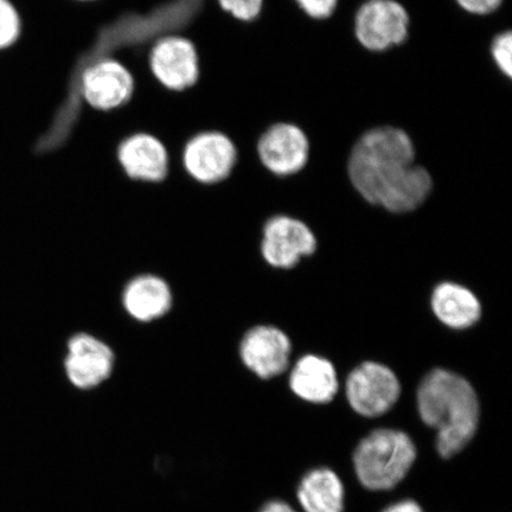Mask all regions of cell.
<instances>
[{"label":"cell","mask_w":512,"mask_h":512,"mask_svg":"<svg viewBox=\"0 0 512 512\" xmlns=\"http://www.w3.org/2000/svg\"><path fill=\"white\" fill-rule=\"evenodd\" d=\"M238 162V150L226 134L204 132L185 146L183 163L188 174L203 184L228 178Z\"/></svg>","instance_id":"8992f818"},{"label":"cell","mask_w":512,"mask_h":512,"mask_svg":"<svg viewBox=\"0 0 512 512\" xmlns=\"http://www.w3.org/2000/svg\"><path fill=\"white\" fill-rule=\"evenodd\" d=\"M297 496L304 512H344L342 480L336 472L325 467L306 473Z\"/></svg>","instance_id":"e0dca14e"},{"label":"cell","mask_w":512,"mask_h":512,"mask_svg":"<svg viewBox=\"0 0 512 512\" xmlns=\"http://www.w3.org/2000/svg\"><path fill=\"white\" fill-rule=\"evenodd\" d=\"M150 66L153 75L170 91L182 92L200 78L197 50L188 38L169 36L152 48Z\"/></svg>","instance_id":"9c48e42d"},{"label":"cell","mask_w":512,"mask_h":512,"mask_svg":"<svg viewBox=\"0 0 512 512\" xmlns=\"http://www.w3.org/2000/svg\"><path fill=\"white\" fill-rule=\"evenodd\" d=\"M317 241L302 221L288 216H275L266 223L261 252L268 264L292 268L303 256L315 253Z\"/></svg>","instance_id":"30bf717a"},{"label":"cell","mask_w":512,"mask_h":512,"mask_svg":"<svg viewBox=\"0 0 512 512\" xmlns=\"http://www.w3.org/2000/svg\"><path fill=\"white\" fill-rule=\"evenodd\" d=\"M457 3L471 15L486 16L501 8L503 0H457Z\"/></svg>","instance_id":"7402d4cb"},{"label":"cell","mask_w":512,"mask_h":512,"mask_svg":"<svg viewBox=\"0 0 512 512\" xmlns=\"http://www.w3.org/2000/svg\"><path fill=\"white\" fill-rule=\"evenodd\" d=\"M21 32V19L9 0H0V49L14 44Z\"/></svg>","instance_id":"ac0fdd59"},{"label":"cell","mask_w":512,"mask_h":512,"mask_svg":"<svg viewBox=\"0 0 512 512\" xmlns=\"http://www.w3.org/2000/svg\"><path fill=\"white\" fill-rule=\"evenodd\" d=\"M432 309L440 322L457 330L470 328L482 316V306L475 294L463 286L451 283L435 287Z\"/></svg>","instance_id":"2e32d148"},{"label":"cell","mask_w":512,"mask_h":512,"mask_svg":"<svg viewBox=\"0 0 512 512\" xmlns=\"http://www.w3.org/2000/svg\"><path fill=\"white\" fill-rule=\"evenodd\" d=\"M348 174L364 200L395 214L418 209L433 188L430 172L415 164L412 138L393 126L373 128L357 140Z\"/></svg>","instance_id":"6da1fadb"},{"label":"cell","mask_w":512,"mask_h":512,"mask_svg":"<svg viewBox=\"0 0 512 512\" xmlns=\"http://www.w3.org/2000/svg\"><path fill=\"white\" fill-rule=\"evenodd\" d=\"M492 59L496 67L508 79L512 76V35L511 31H504L497 35L491 44Z\"/></svg>","instance_id":"d6986e66"},{"label":"cell","mask_w":512,"mask_h":512,"mask_svg":"<svg viewBox=\"0 0 512 512\" xmlns=\"http://www.w3.org/2000/svg\"><path fill=\"white\" fill-rule=\"evenodd\" d=\"M260 162L272 174L287 177L302 171L310 157V140L302 128L279 123L262 134L258 143Z\"/></svg>","instance_id":"52a82bcc"},{"label":"cell","mask_w":512,"mask_h":512,"mask_svg":"<svg viewBox=\"0 0 512 512\" xmlns=\"http://www.w3.org/2000/svg\"><path fill=\"white\" fill-rule=\"evenodd\" d=\"M416 447L405 432L376 430L364 438L354 453V469L364 488L387 491L406 478L415 463Z\"/></svg>","instance_id":"3957f363"},{"label":"cell","mask_w":512,"mask_h":512,"mask_svg":"<svg viewBox=\"0 0 512 512\" xmlns=\"http://www.w3.org/2000/svg\"><path fill=\"white\" fill-rule=\"evenodd\" d=\"M401 386L388 367L366 362L357 367L347 380V398L354 411L366 418L386 414L398 402Z\"/></svg>","instance_id":"5b68a950"},{"label":"cell","mask_w":512,"mask_h":512,"mask_svg":"<svg viewBox=\"0 0 512 512\" xmlns=\"http://www.w3.org/2000/svg\"><path fill=\"white\" fill-rule=\"evenodd\" d=\"M290 339L273 326H256L243 337L240 356L243 364L260 379L283 374L290 363Z\"/></svg>","instance_id":"7c38bea8"},{"label":"cell","mask_w":512,"mask_h":512,"mask_svg":"<svg viewBox=\"0 0 512 512\" xmlns=\"http://www.w3.org/2000/svg\"><path fill=\"white\" fill-rule=\"evenodd\" d=\"M123 304L133 319L142 323L153 322L171 310V288L157 275H139L126 285Z\"/></svg>","instance_id":"5bb4252c"},{"label":"cell","mask_w":512,"mask_h":512,"mask_svg":"<svg viewBox=\"0 0 512 512\" xmlns=\"http://www.w3.org/2000/svg\"><path fill=\"white\" fill-rule=\"evenodd\" d=\"M382 512H424V510L421 509L419 503L412 501V499H406V501L390 505V507Z\"/></svg>","instance_id":"603a6c76"},{"label":"cell","mask_w":512,"mask_h":512,"mask_svg":"<svg viewBox=\"0 0 512 512\" xmlns=\"http://www.w3.org/2000/svg\"><path fill=\"white\" fill-rule=\"evenodd\" d=\"M118 159L126 175L136 181L162 182L168 175V151L152 134L138 133L127 138L119 147Z\"/></svg>","instance_id":"4fadbf2b"},{"label":"cell","mask_w":512,"mask_h":512,"mask_svg":"<svg viewBox=\"0 0 512 512\" xmlns=\"http://www.w3.org/2000/svg\"><path fill=\"white\" fill-rule=\"evenodd\" d=\"M259 512H298L290 504L281 501H273L264 505Z\"/></svg>","instance_id":"cb8c5ba5"},{"label":"cell","mask_w":512,"mask_h":512,"mask_svg":"<svg viewBox=\"0 0 512 512\" xmlns=\"http://www.w3.org/2000/svg\"><path fill=\"white\" fill-rule=\"evenodd\" d=\"M114 361V352L105 342L92 335L78 334L69 339L64 369L74 387L92 389L111 376Z\"/></svg>","instance_id":"8fae6325"},{"label":"cell","mask_w":512,"mask_h":512,"mask_svg":"<svg viewBox=\"0 0 512 512\" xmlns=\"http://www.w3.org/2000/svg\"><path fill=\"white\" fill-rule=\"evenodd\" d=\"M222 10L242 22L258 18L264 8V0H219Z\"/></svg>","instance_id":"ffe728a7"},{"label":"cell","mask_w":512,"mask_h":512,"mask_svg":"<svg viewBox=\"0 0 512 512\" xmlns=\"http://www.w3.org/2000/svg\"><path fill=\"white\" fill-rule=\"evenodd\" d=\"M79 86L89 106L99 111H111L131 99L134 80L123 63L101 59L83 70Z\"/></svg>","instance_id":"ba28073f"},{"label":"cell","mask_w":512,"mask_h":512,"mask_svg":"<svg viewBox=\"0 0 512 512\" xmlns=\"http://www.w3.org/2000/svg\"><path fill=\"white\" fill-rule=\"evenodd\" d=\"M409 24L405 6L396 0H368L355 16V35L363 48L382 53L407 40Z\"/></svg>","instance_id":"277c9868"},{"label":"cell","mask_w":512,"mask_h":512,"mask_svg":"<svg viewBox=\"0 0 512 512\" xmlns=\"http://www.w3.org/2000/svg\"><path fill=\"white\" fill-rule=\"evenodd\" d=\"M290 386L300 399L312 403H328L338 392L334 366L325 358L307 355L292 370Z\"/></svg>","instance_id":"9a60e30c"},{"label":"cell","mask_w":512,"mask_h":512,"mask_svg":"<svg viewBox=\"0 0 512 512\" xmlns=\"http://www.w3.org/2000/svg\"><path fill=\"white\" fill-rule=\"evenodd\" d=\"M299 9L312 19H328L335 14L339 0H294Z\"/></svg>","instance_id":"44dd1931"},{"label":"cell","mask_w":512,"mask_h":512,"mask_svg":"<svg viewBox=\"0 0 512 512\" xmlns=\"http://www.w3.org/2000/svg\"><path fill=\"white\" fill-rule=\"evenodd\" d=\"M420 418L437 431V450L448 459L464 450L475 437L479 402L475 389L464 377L435 369L418 389Z\"/></svg>","instance_id":"7a4b0ae2"}]
</instances>
